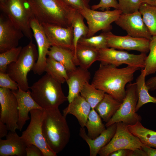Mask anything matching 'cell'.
<instances>
[{
  "instance_id": "cell-1",
  "label": "cell",
  "mask_w": 156,
  "mask_h": 156,
  "mask_svg": "<svg viewBox=\"0 0 156 156\" xmlns=\"http://www.w3.org/2000/svg\"><path fill=\"white\" fill-rule=\"evenodd\" d=\"M140 69L129 66L118 68L101 63L91 84L122 102L126 94V85L133 80L135 73Z\"/></svg>"
},
{
  "instance_id": "cell-2",
  "label": "cell",
  "mask_w": 156,
  "mask_h": 156,
  "mask_svg": "<svg viewBox=\"0 0 156 156\" xmlns=\"http://www.w3.org/2000/svg\"><path fill=\"white\" fill-rule=\"evenodd\" d=\"M34 18L41 24L64 27L71 25L76 9L63 0H27Z\"/></svg>"
},
{
  "instance_id": "cell-3",
  "label": "cell",
  "mask_w": 156,
  "mask_h": 156,
  "mask_svg": "<svg viewBox=\"0 0 156 156\" xmlns=\"http://www.w3.org/2000/svg\"><path fill=\"white\" fill-rule=\"evenodd\" d=\"M42 129L47 144L57 154L69 141L70 132L66 117L58 108L44 110Z\"/></svg>"
},
{
  "instance_id": "cell-4",
  "label": "cell",
  "mask_w": 156,
  "mask_h": 156,
  "mask_svg": "<svg viewBox=\"0 0 156 156\" xmlns=\"http://www.w3.org/2000/svg\"><path fill=\"white\" fill-rule=\"evenodd\" d=\"M62 84L46 73L30 87L31 96L44 110L58 108L67 100Z\"/></svg>"
},
{
  "instance_id": "cell-5",
  "label": "cell",
  "mask_w": 156,
  "mask_h": 156,
  "mask_svg": "<svg viewBox=\"0 0 156 156\" xmlns=\"http://www.w3.org/2000/svg\"><path fill=\"white\" fill-rule=\"evenodd\" d=\"M38 57V51L32 40L22 48L16 61L9 64L6 73L18 84L19 87L26 91L29 90L27 79L28 73L32 70Z\"/></svg>"
},
{
  "instance_id": "cell-6",
  "label": "cell",
  "mask_w": 156,
  "mask_h": 156,
  "mask_svg": "<svg viewBox=\"0 0 156 156\" xmlns=\"http://www.w3.org/2000/svg\"><path fill=\"white\" fill-rule=\"evenodd\" d=\"M0 9L1 13L21 29L24 36L32 40L33 36L30 23L34 16L27 0H8L0 4Z\"/></svg>"
},
{
  "instance_id": "cell-7",
  "label": "cell",
  "mask_w": 156,
  "mask_h": 156,
  "mask_svg": "<svg viewBox=\"0 0 156 156\" xmlns=\"http://www.w3.org/2000/svg\"><path fill=\"white\" fill-rule=\"evenodd\" d=\"M30 121L21 137L27 146L34 145L42 151L44 156H56L49 146L44 137L42 129L44 110L34 109L30 112Z\"/></svg>"
},
{
  "instance_id": "cell-8",
  "label": "cell",
  "mask_w": 156,
  "mask_h": 156,
  "mask_svg": "<svg viewBox=\"0 0 156 156\" xmlns=\"http://www.w3.org/2000/svg\"><path fill=\"white\" fill-rule=\"evenodd\" d=\"M138 101L136 83H130L127 86L126 94L117 112L105 125L107 127L111 125L122 122L127 125H132L142 120L141 116L136 113Z\"/></svg>"
},
{
  "instance_id": "cell-9",
  "label": "cell",
  "mask_w": 156,
  "mask_h": 156,
  "mask_svg": "<svg viewBox=\"0 0 156 156\" xmlns=\"http://www.w3.org/2000/svg\"><path fill=\"white\" fill-rule=\"evenodd\" d=\"M78 11L87 21L88 28L87 37L94 36L101 30L104 32L109 31L112 27L111 24L122 13L120 10L116 9L99 11L85 8Z\"/></svg>"
},
{
  "instance_id": "cell-10",
  "label": "cell",
  "mask_w": 156,
  "mask_h": 156,
  "mask_svg": "<svg viewBox=\"0 0 156 156\" xmlns=\"http://www.w3.org/2000/svg\"><path fill=\"white\" fill-rule=\"evenodd\" d=\"M137 137L129 130L127 125L122 122L116 123L115 133L110 142L99 151L100 156H108L112 152L122 149L133 151L141 149L143 145Z\"/></svg>"
},
{
  "instance_id": "cell-11",
  "label": "cell",
  "mask_w": 156,
  "mask_h": 156,
  "mask_svg": "<svg viewBox=\"0 0 156 156\" xmlns=\"http://www.w3.org/2000/svg\"><path fill=\"white\" fill-rule=\"evenodd\" d=\"M98 61L101 63L118 67L122 64L144 68L147 57L146 53L138 55L131 54L127 51L107 47L98 50Z\"/></svg>"
},
{
  "instance_id": "cell-12",
  "label": "cell",
  "mask_w": 156,
  "mask_h": 156,
  "mask_svg": "<svg viewBox=\"0 0 156 156\" xmlns=\"http://www.w3.org/2000/svg\"><path fill=\"white\" fill-rule=\"evenodd\" d=\"M0 121L6 125L8 130L16 131L18 128V104L12 90L0 88Z\"/></svg>"
},
{
  "instance_id": "cell-13",
  "label": "cell",
  "mask_w": 156,
  "mask_h": 156,
  "mask_svg": "<svg viewBox=\"0 0 156 156\" xmlns=\"http://www.w3.org/2000/svg\"><path fill=\"white\" fill-rule=\"evenodd\" d=\"M127 35L136 38L150 40L152 36L145 24L139 11L131 13H122L114 22Z\"/></svg>"
},
{
  "instance_id": "cell-14",
  "label": "cell",
  "mask_w": 156,
  "mask_h": 156,
  "mask_svg": "<svg viewBox=\"0 0 156 156\" xmlns=\"http://www.w3.org/2000/svg\"><path fill=\"white\" fill-rule=\"evenodd\" d=\"M30 25L36 42L38 57L32 70L35 74L42 75L44 72L47 53L51 47L41 24L34 17L31 19Z\"/></svg>"
},
{
  "instance_id": "cell-15",
  "label": "cell",
  "mask_w": 156,
  "mask_h": 156,
  "mask_svg": "<svg viewBox=\"0 0 156 156\" xmlns=\"http://www.w3.org/2000/svg\"><path fill=\"white\" fill-rule=\"evenodd\" d=\"M41 24L51 46L68 49L74 51L72 25L64 27L48 24Z\"/></svg>"
},
{
  "instance_id": "cell-16",
  "label": "cell",
  "mask_w": 156,
  "mask_h": 156,
  "mask_svg": "<svg viewBox=\"0 0 156 156\" xmlns=\"http://www.w3.org/2000/svg\"><path fill=\"white\" fill-rule=\"evenodd\" d=\"M105 32L108 47L135 50L145 53L149 51L150 40L148 39L134 37L128 35L125 36H117L109 31Z\"/></svg>"
},
{
  "instance_id": "cell-17",
  "label": "cell",
  "mask_w": 156,
  "mask_h": 156,
  "mask_svg": "<svg viewBox=\"0 0 156 156\" xmlns=\"http://www.w3.org/2000/svg\"><path fill=\"white\" fill-rule=\"evenodd\" d=\"M24 35L5 15H0V53L18 47L19 42Z\"/></svg>"
},
{
  "instance_id": "cell-18",
  "label": "cell",
  "mask_w": 156,
  "mask_h": 156,
  "mask_svg": "<svg viewBox=\"0 0 156 156\" xmlns=\"http://www.w3.org/2000/svg\"><path fill=\"white\" fill-rule=\"evenodd\" d=\"M12 91L16 96L18 104L17 129L21 131L26 121L30 119L28 114L31 110L34 109H44L33 98L29 90L25 91L19 87L17 90Z\"/></svg>"
},
{
  "instance_id": "cell-19",
  "label": "cell",
  "mask_w": 156,
  "mask_h": 156,
  "mask_svg": "<svg viewBox=\"0 0 156 156\" xmlns=\"http://www.w3.org/2000/svg\"><path fill=\"white\" fill-rule=\"evenodd\" d=\"M90 78V73L88 69L80 66L68 73L66 82L68 88L67 98L69 103L79 94L84 86L86 83L89 82Z\"/></svg>"
},
{
  "instance_id": "cell-20",
  "label": "cell",
  "mask_w": 156,
  "mask_h": 156,
  "mask_svg": "<svg viewBox=\"0 0 156 156\" xmlns=\"http://www.w3.org/2000/svg\"><path fill=\"white\" fill-rule=\"evenodd\" d=\"M5 140L0 139V156H26L27 145L16 131H10Z\"/></svg>"
},
{
  "instance_id": "cell-21",
  "label": "cell",
  "mask_w": 156,
  "mask_h": 156,
  "mask_svg": "<svg viewBox=\"0 0 156 156\" xmlns=\"http://www.w3.org/2000/svg\"><path fill=\"white\" fill-rule=\"evenodd\" d=\"M116 129V123L107 127L99 136L94 139L90 138L87 134L84 127H81L79 134L88 144L90 156H96L100 150L106 146L114 135Z\"/></svg>"
},
{
  "instance_id": "cell-22",
  "label": "cell",
  "mask_w": 156,
  "mask_h": 156,
  "mask_svg": "<svg viewBox=\"0 0 156 156\" xmlns=\"http://www.w3.org/2000/svg\"><path fill=\"white\" fill-rule=\"evenodd\" d=\"M91 108L89 103L80 94L75 97L63 111L65 116L68 114L75 116L81 127H84Z\"/></svg>"
},
{
  "instance_id": "cell-23",
  "label": "cell",
  "mask_w": 156,
  "mask_h": 156,
  "mask_svg": "<svg viewBox=\"0 0 156 156\" xmlns=\"http://www.w3.org/2000/svg\"><path fill=\"white\" fill-rule=\"evenodd\" d=\"M47 55L62 64L68 73L74 70L77 67L74 51L71 49L51 46Z\"/></svg>"
},
{
  "instance_id": "cell-24",
  "label": "cell",
  "mask_w": 156,
  "mask_h": 156,
  "mask_svg": "<svg viewBox=\"0 0 156 156\" xmlns=\"http://www.w3.org/2000/svg\"><path fill=\"white\" fill-rule=\"evenodd\" d=\"M122 103V102L105 93L94 109L103 120L107 122L116 113Z\"/></svg>"
},
{
  "instance_id": "cell-25",
  "label": "cell",
  "mask_w": 156,
  "mask_h": 156,
  "mask_svg": "<svg viewBox=\"0 0 156 156\" xmlns=\"http://www.w3.org/2000/svg\"><path fill=\"white\" fill-rule=\"evenodd\" d=\"M98 50L78 44L75 54L77 66L87 69L95 61H98Z\"/></svg>"
},
{
  "instance_id": "cell-26",
  "label": "cell",
  "mask_w": 156,
  "mask_h": 156,
  "mask_svg": "<svg viewBox=\"0 0 156 156\" xmlns=\"http://www.w3.org/2000/svg\"><path fill=\"white\" fill-rule=\"evenodd\" d=\"M129 131L137 137L144 145L156 148V131L144 127L140 122L132 125H127Z\"/></svg>"
},
{
  "instance_id": "cell-27",
  "label": "cell",
  "mask_w": 156,
  "mask_h": 156,
  "mask_svg": "<svg viewBox=\"0 0 156 156\" xmlns=\"http://www.w3.org/2000/svg\"><path fill=\"white\" fill-rule=\"evenodd\" d=\"M146 72L144 68L141 70V73L136 79V90L138 101L136 106L137 112L143 105L148 103H156V98L151 96L146 86L145 79Z\"/></svg>"
},
{
  "instance_id": "cell-28",
  "label": "cell",
  "mask_w": 156,
  "mask_h": 156,
  "mask_svg": "<svg viewBox=\"0 0 156 156\" xmlns=\"http://www.w3.org/2000/svg\"><path fill=\"white\" fill-rule=\"evenodd\" d=\"M84 18L78 10H76L71 21V25L73 29V45L75 59L76 49L79 40L82 37H86L88 32V27L84 23Z\"/></svg>"
},
{
  "instance_id": "cell-29",
  "label": "cell",
  "mask_w": 156,
  "mask_h": 156,
  "mask_svg": "<svg viewBox=\"0 0 156 156\" xmlns=\"http://www.w3.org/2000/svg\"><path fill=\"white\" fill-rule=\"evenodd\" d=\"M85 127L88 130V135L92 139L96 138L106 129L101 117L94 109H91Z\"/></svg>"
},
{
  "instance_id": "cell-30",
  "label": "cell",
  "mask_w": 156,
  "mask_h": 156,
  "mask_svg": "<svg viewBox=\"0 0 156 156\" xmlns=\"http://www.w3.org/2000/svg\"><path fill=\"white\" fill-rule=\"evenodd\" d=\"M44 71L62 83L66 82L68 78V73L64 66L49 57L47 58Z\"/></svg>"
},
{
  "instance_id": "cell-31",
  "label": "cell",
  "mask_w": 156,
  "mask_h": 156,
  "mask_svg": "<svg viewBox=\"0 0 156 156\" xmlns=\"http://www.w3.org/2000/svg\"><path fill=\"white\" fill-rule=\"evenodd\" d=\"M139 11L151 35L156 36V6L142 3Z\"/></svg>"
},
{
  "instance_id": "cell-32",
  "label": "cell",
  "mask_w": 156,
  "mask_h": 156,
  "mask_svg": "<svg viewBox=\"0 0 156 156\" xmlns=\"http://www.w3.org/2000/svg\"><path fill=\"white\" fill-rule=\"evenodd\" d=\"M80 93L90 105L91 109H94L103 99L105 93L96 88L88 82L84 86Z\"/></svg>"
},
{
  "instance_id": "cell-33",
  "label": "cell",
  "mask_w": 156,
  "mask_h": 156,
  "mask_svg": "<svg viewBox=\"0 0 156 156\" xmlns=\"http://www.w3.org/2000/svg\"><path fill=\"white\" fill-rule=\"evenodd\" d=\"M78 44L90 47L96 50L108 47L105 32L97 36L82 37L79 40Z\"/></svg>"
},
{
  "instance_id": "cell-34",
  "label": "cell",
  "mask_w": 156,
  "mask_h": 156,
  "mask_svg": "<svg viewBox=\"0 0 156 156\" xmlns=\"http://www.w3.org/2000/svg\"><path fill=\"white\" fill-rule=\"evenodd\" d=\"M22 47L12 49L0 54V72L6 73L8 66L16 61L19 55Z\"/></svg>"
},
{
  "instance_id": "cell-35",
  "label": "cell",
  "mask_w": 156,
  "mask_h": 156,
  "mask_svg": "<svg viewBox=\"0 0 156 156\" xmlns=\"http://www.w3.org/2000/svg\"><path fill=\"white\" fill-rule=\"evenodd\" d=\"M149 53L146 58L144 69L146 76L156 72V36H152L150 40Z\"/></svg>"
},
{
  "instance_id": "cell-36",
  "label": "cell",
  "mask_w": 156,
  "mask_h": 156,
  "mask_svg": "<svg viewBox=\"0 0 156 156\" xmlns=\"http://www.w3.org/2000/svg\"><path fill=\"white\" fill-rule=\"evenodd\" d=\"M119 9L122 13H131L138 11L142 0H118Z\"/></svg>"
},
{
  "instance_id": "cell-37",
  "label": "cell",
  "mask_w": 156,
  "mask_h": 156,
  "mask_svg": "<svg viewBox=\"0 0 156 156\" xmlns=\"http://www.w3.org/2000/svg\"><path fill=\"white\" fill-rule=\"evenodd\" d=\"M0 88L15 91L18 89L19 86L18 83L8 73L0 72Z\"/></svg>"
},
{
  "instance_id": "cell-38",
  "label": "cell",
  "mask_w": 156,
  "mask_h": 156,
  "mask_svg": "<svg viewBox=\"0 0 156 156\" xmlns=\"http://www.w3.org/2000/svg\"><path fill=\"white\" fill-rule=\"evenodd\" d=\"M119 9V5L117 0H100L97 4L92 5L91 9L94 10L100 9L102 10H109L110 8Z\"/></svg>"
},
{
  "instance_id": "cell-39",
  "label": "cell",
  "mask_w": 156,
  "mask_h": 156,
  "mask_svg": "<svg viewBox=\"0 0 156 156\" xmlns=\"http://www.w3.org/2000/svg\"><path fill=\"white\" fill-rule=\"evenodd\" d=\"M67 4L77 10L85 8H90V0H63Z\"/></svg>"
},
{
  "instance_id": "cell-40",
  "label": "cell",
  "mask_w": 156,
  "mask_h": 156,
  "mask_svg": "<svg viewBox=\"0 0 156 156\" xmlns=\"http://www.w3.org/2000/svg\"><path fill=\"white\" fill-rule=\"evenodd\" d=\"M26 156H44L40 149L36 146L31 145L27 146Z\"/></svg>"
},
{
  "instance_id": "cell-41",
  "label": "cell",
  "mask_w": 156,
  "mask_h": 156,
  "mask_svg": "<svg viewBox=\"0 0 156 156\" xmlns=\"http://www.w3.org/2000/svg\"><path fill=\"white\" fill-rule=\"evenodd\" d=\"M133 150L127 149H122L111 153L109 156H131Z\"/></svg>"
},
{
  "instance_id": "cell-42",
  "label": "cell",
  "mask_w": 156,
  "mask_h": 156,
  "mask_svg": "<svg viewBox=\"0 0 156 156\" xmlns=\"http://www.w3.org/2000/svg\"><path fill=\"white\" fill-rule=\"evenodd\" d=\"M149 90H153L156 89V76L152 77L145 82Z\"/></svg>"
},
{
  "instance_id": "cell-43",
  "label": "cell",
  "mask_w": 156,
  "mask_h": 156,
  "mask_svg": "<svg viewBox=\"0 0 156 156\" xmlns=\"http://www.w3.org/2000/svg\"><path fill=\"white\" fill-rule=\"evenodd\" d=\"M141 149L146 153V156H156V148H152L144 144Z\"/></svg>"
},
{
  "instance_id": "cell-44",
  "label": "cell",
  "mask_w": 156,
  "mask_h": 156,
  "mask_svg": "<svg viewBox=\"0 0 156 156\" xmlns=\"http://www.w3.org/2000/svg\"><path fill=\"white\" fill-rule=\"evenodd\" d=\"M8 130L6 125L0 121V139L6 136Z\"/></svg>"
},
{
  "instance_id": "cell-45",
  "label": "cell",
  "mask_w": 156,
  "mask_h": 156,
  "mask_svg": "<svg viewBox=\"0 0 156 156\" xmlns=\"http://www.w3.org/2000/svg\"><path fill=\"white\" fill-rule=\"evenodd\" d=\"M146 156V153L141 148L133 151L131 156Z\"/></svg>"
},
{
  "instance_id": "cell-46",
  "label": "cell",
  "mask_w": 156,
  "mask_h": 156,
  "mask_svg": "<svg viewBox=\"0 0 156 156\" xmlns=\"http://www.w3.org/2000/svg\"><path fill=\"white\" fill-rule=\"evenodd\" d=\"M142 3L156 6V0H142Z\"/></svg>"
},
{
  "instance_id": "cell-47",
  "label": "cell",
  "mask_w": 156,
  "mask_h": 156,
  "mask_svg": "<svg viewBox=\"0 0 156 156\" xmlns=\"http://www.w3.org/2000/svg\"><path fill=\"white\" fill-rule=\"evenodd\" d=\"M8 0H0V4H3L6 2Z\"/></svg>"
}]
</instances>
